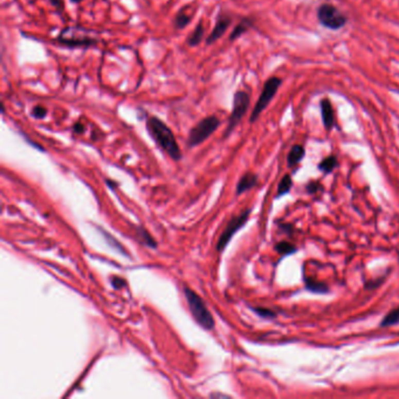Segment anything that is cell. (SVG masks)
I'll return each mask as SVG.
<instances>
[{"label":"cell","mask_w":399,"mask_h":399,"mask_svg":"<svg viewBox=\"0 0 399 399\" xmlns=\"http://www.w3.org/2000/svg\"><path fill=\"white\" fill-rule=\"evenodd\" d=\"M71 2H72L73 4H80L81 2H84V0H71Z\"/></svg>","instance_id":"29"},{"label":"cell","mask_w":399,"mask_h":399,"mask_svg":"<svg viewBox=\"0 0 399 399\" xmlns=\"http://www.w3.org/2000/svg\"><path fill=\"white\" fill-rule=\"evenodd\" d=\"M111 283H113V286L115 287L116 289L122 288L123 286H126V285H127V282L124 281L123 279L117 277V276H114V277H113V280H111Z\"/></svg>","instance_id":"26"},{"label":"cell","mask_w":399,"mask_h":399,"mask_svg":"<svg viewBox=\"0 0 399 399\" xmlns=\"http://www.w3.org/2000/svg\"><path fill=\"white\" fill-rule=\"evenodd\" d=\"M205 36V27L203 21H200L199 24H197L195 29L190 33V36L186 38V44L188 47H196L198 46L201 41H203Z\"/></svg>","instance_id":"11"},{"label":"cell","mask_w":399,"mask_h":399,"mask_svg":"<svg viewBox=\"0 0 399 399\" xmlns=\"http://www.w3.org/2000/svg\"><path fill=\"white\" fill-rule=\"evenodd\" d=\"M55 41L58 42V45L67 48H79V47L88 48V47L96 46L98 42L96 38L88 36H67V33L63 31L55 38Z\"/></svg>","instance_id":"8"},{"label":"cell","mask_w":399,"mask_h":399,"mask_svg":"<svg viewBox=\"0 0 399 399\" xmlns=\"http://www.w3.org/2000/svg\"><path fill=\"white\" fill-rule=\"evenodd\" d=\"M257 183V177L254 174H246L244 175L237 185V195H241V193L251 190L252 187H254Z\"/></svg>","instance_id":"12"},{"label":"cell","mask_w":399,"mask_h":399,"mask_svg":"<svg viewBox=\"0 0 399 399\" xmlns=\"http://www.w3.org/2000/svg\"><path fill=\"white\" fill-rule=\"evenodd\" d=\"M192 14L188 12V6L180 8L174 19V26L176 29H184L191 23Z\"/></svg>","instance_id":"13"},{"label":"cell","mask_w":399,"mask_h":399,"mask_svg":"<svg viewBox=\"0 0 399 399\" xmlns=\"http://www.w3.org/2000/svg\"><path fill=\"white\" fill-rule=\"evenodd\" d=\"M51 6H53L58 13H62L64 11V2L63 0H47Z\"/></svg>","instance_id":"25"},{"label":"cell","mask_w":399,"mask_h":399,"mask_svg":"<svg viewBox=\"0 0 399 399\" xmlns=\"http://www.w3.org/2000/svg\"><path fill=\"white\" fill-rule=\"evenodd\" d=\"M47 113H48V111H47L46 107L41 106V105H37L32 108L31 116L36 119H44L47 116Z\"/></svg>","instance_id":"23"},{"label":"cell","mask_w":399,"mask_h":399,"mask_svg":"<svg viewBox=\"0 0 399 399\" xmlns=\"http://www.w3.org/2000/svg\"><path fill=\"white\" fill-rule=\"evenodd\" d=\"M102 235H105L106 239H107V242H108L111 247L114 248H117V251H119L121 253H123V254L127 255V252L124 251V247L122 246L121 244H118L117 241H116V239L114 237H111V235L108 233V232H106L105 230H100Z\"/></svg>","instance_id":"22"},{"label":"cell","mask_w":399,"mask_h":399,"mask_svg":"<svg viewBox=\"0 0 399 399\" xmlns=\"http://www.w3.org/2000/svg\"><path fill=\"white\" fill-rule=\"evenodd\" d=\"M145 127L149 135L163 151L166 152L174 161L182 158V151L177 143V140L169 126L156 116H149L145 122Z\"/></svg>","instance_id":"1"},{"label":"cell","mask_w":399,"mask_h":399,"mask_svg":"<svg viewBox=\"0 0 399 399\" xmlns=\"http://www.w3.org/2000/svg\"><path fill=\"white\" fill-rule=\"evenodd\" d=\"M73 130H74L75 134H83V132H84V126H83L82 123L76 122L74 124V127H73Z\"/></svg>","instance_id":"27"},{"label":"cell","mask_w":399,"mask_h":399,"mask_svg":"<svg viewBox=\"0 0 399 399\" xmlns=\"http://www.w3.org/2000/svg\"><path fill=\"white\" fill-rule=\"evenodd\" d=\"M320 109H321V116H322V122H323L324 128L327 130L333 129L335 126V111L333 108L332 102L328 98H323L320 102Z\"/></svg>","instance_id":"10"},{"label":"cell","mask_w":399,"mask_h":399,"mask_svg":"<svg viewBox=\"0 0 399 399\" xmlns=\"http://www.w3.org/2000/svg\"><path fill=\"white\" fill-rule=\"evenodd\" d=\"M252 26H253L252 19H248V18L242 19L237 26H235L233 31H232V33L230 34V41L237 40V39L241 37L244 33H246Z\"/></svg>","instance_id":"14"},{"label":"cell","mask_w":399,"mask_h":399,"mask_svg":"<svg viewBox=\"0 0 399 399\" xmlns=\"http://www.w3.org/2000/svg\"><path fill=\"white\" fill-rule=\"evenodd\" d=\"M184 295L190 308V311L193 316V319L197 321L201 328L206 330H211L214 328V319L211 313L206 307L205 302L200 296L195 293L191 288L188 287H184Z\"/></svg>","instance_id":"2"},{"label":"cell","mask_w":399,"mask_h":399,"mask_svg":"<svg viewBox=\"0 0 399 399\" xmlns=\"http://www.w3.org/2000/svg\"><path fill=\"white\" fill-rule=\"evenodd\" d=\"M304 153H306V151H304V148L302 145H299V144L294 145V147L290 149L288 157H287V163H288V165L293 166L301 162L302 158L304 157Z\"/></svg>","instance_id":"15"},{"label":"cell","mask_w":399,"mask_h":399,"mask_svg":"<svg viewBox=\"0 0 399 399\" xmlns=\"http://www.w3.org/2000/svg\"><path fill=\"white\" fill-rule=\"evenodd\" d=\"M232 24V16L227 13H220L218 15L216 25H214L213 29L211 33L209 34V37L206 38V45L211 46L214 42L218 41L224 34L226 33L227 29L230 28V26Z\"/></svg>","instance_id":"9"},{"label":"cell","mask_w":399,"mask_h":399,"mask_svg":"<svg viewBox=\"0 0 399 399\" xmlns=\"http://www.w3.org/2000/svg\"><path fill=\"white\" fill-rule=\"evenodd\" d=\"M250 214H251V210H246V211H244L241 214H239L237 217H233L229 222H227L225 230L222 231V233L220 237H219V240L217 242L218 252H222L225 250V247L229 245L230 240L232 239V237H233L235 232L241 229V227L246 224Z\"/></svg>","instance_id":"7"},{"label":"cell","mask_w":399,"mask_h":399,"mask_svg":"<svg viewBox=\"0 0 399 399\" xmlns=\"http://www.w3.org/2000/svg\"><path fill=\"white\" fill-rule=\"evenodd\" d=\"M317 19L320 24L325 28L337 31L344 27L348 23V18L344 13L341 12L336 6L332 4H322L317 8Z\"/></svg>","instance_id":"6"},{"label":"cell","mask_w":399,"mask_h":399,"mask_svg":"<svg viewBox=\"0 0 399 399\" xmlns=\"http://www.w3.org/2000/svg\"><path fill=\"white\" fill-rule=\"evenodd\" d=\"M319 187H320V185H319V184H317V183H310V184H309V185H308L307 190H308L309 192H310V193H315V192L317 191V188H319Z\"/></svg>","instance_id":"28"},{"label":"cell","mask_w":399,"mask_h":399,"mask_svg":"<svg viewBox=\"0 0 399 399\" xmlns=\"http://www.w3.org/2000/svg\"><path fill=\"white\" fill-rule=\"evenodd\" d=\"M251 97L248 95V93L244 92V90H238L233 96V103H232V110L229 118V123H227V128L225 130L224 137L229 136L232 131L234 130L235 127L238 126L240 121L244 118V116L246 115L248 108H250Z\"/></svg>","instance_id":"5"},{"label":"cell","mask_w":399,"mask_h":399,"mask_svg":"<svg viewBox=\"0 0 399 399\" xmlns=\"http://www.w3.org/2000/svg\"><path fill=\"white\" fill-rule=\"evenodd\" d=\"M306 288L317 294L328 293L329 290L327 285H324L323 282H316L315 280H310V279H306Z\"/></svg>","instance_id":"16"},{"label":"cell","mask_w":399,"mask_h":399,"mask_svg":"<svg viewBox=\"0 0 399 399\" xmlns=\"http://www.w3.org/2000/svg\"><path fill=\"white\" fill-rule=\"evenodd\" d=\"M337 166V158L335 156H329L327 158H324L323 161H321L319 164V170H321L322 172L324 174H330L332 171Z\"/></svg>","instance_id":"17"},{"label":"cell","mask_w":399,"mask_h":399,"mask_svg":"<svg viewBox=\"0 0 399 399\" xmlns=\"http://www.w3.org/2000/svg\"><path fill=\"white\" fill-rule=\"evenodd\" d=\"M282 84V80L277 76H272L266 81L264 84V88L261 90V94L257 101L255 103L254 108L252 110V114L250 116V122L254 123L257 118L260 117V115L263 114V111L267 108L268 105L276 95L279 88Z\"/></svg>","instance_id":"4"},{"label":"cell","mask_w":399,"mask_h":399,"mask_svg":"<svg viewBox=\"0 0 399 399\" xmlns=\"http://www.w3.org/2000/svg\"><path fill=\"white\" fill-rule=\"evenodd\" d=\"M220 124V118H219L217 115H210L206 116L203 119H200V121L191 129L190 132H188L186 141L187 147L193 148L204 143L210 136L213 135L214 132L218 130Z\"/></svg>","instance_id":"3"},{"label":"cell","mask_w":399,"mask_h":399,"mask_svg":"<svg viewBox=\"0 0 399 399\" xmlns=\"http://www.w3.org/2000/svg\"><path fill=\"white\" fill-rule=\"evenodd\" d=\"M275 250L282 255H289V254H293L294 252H296V247L290 242L281 241L276 245Z\"/></svg>","instance_id":"21"},{"label":"cell","mask_w":399,"mask_h":399,"mask_svg":"<svg viewBox=\"0 0 399 399\" xmlns=\"http://www.w3.org/2000/svg\"><path fill=\"white\" fill-rule=\"evenodd\" d=\"M399 322V308L393 309L392 311H390L388 315H386L383 321H381L380 327H390V325H393Z\"/></svg>","instance_id":"19"},{"label":"cell","mask_w":399,"mask_h":399,"mask_svg":"<svg viewBox=\"0 0 399 399\" xmlns=\"http://www.w3.org/2000/svg\"><path fill=\"white\" fill-rule=\"evenodd\" d=\"M291 186H293V180H291L290 176L289 175L283 176V178L281 179L280 184H279L276 197H281V196L287 195V193L290 191Z\"/></svg>","instance_id":"18"},{"label":"cell","mask_w":399,"mask_h":399,"mask_svg":"<svg viewBox=\"0 0 399 399\" xmlns=\"http://www.w3.org/2000/svg\"><path fill=\"white\" fill-rule=\"evenodd\" d=\"M257 315L261 316V317H266V319H273V317H275V313L269 310V309H266V308H254L253 309Z\"/></svg>","instance_id":"24"},{"label":"cell","mask_w":399,"mask_h":399,"mask_svg":"<svg viewBox=\"0 0 399 399\" xmlns=\"http://www.w3.org/2000/svg\"><path fill=\"white\" fill-rule=\"evenodd\" d=\"M137 234H138V240H140V241L145 244V245H147V246L152 247V248H154V247L157 246V244H156V241H154V239L144 229H138V231H137Z\"/></svg>","instance_id":"20"}]
</instances>
